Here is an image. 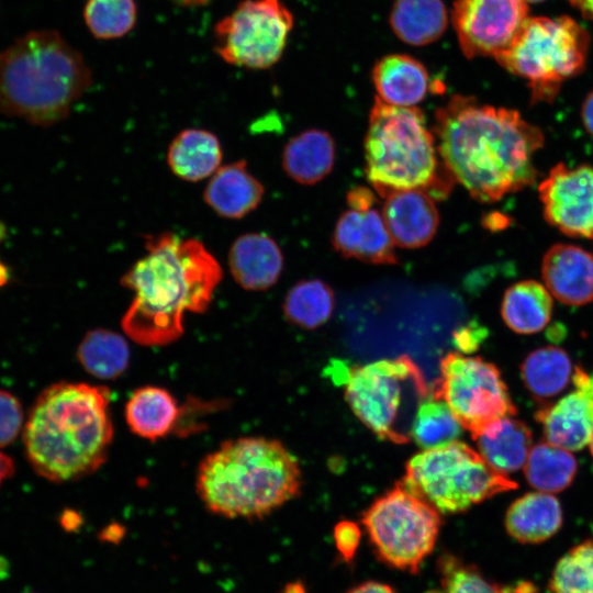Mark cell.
Segmentation results:
<instances>
[{
  "mask_svg": "<svg viewBox=\"0 0 593 593\" xmlns=\"http://www.w3.org/2000/svg\"><path fill=\"white\" fill-rule=\"evenodd\" d=\"M13 472H14L13 460L9 456L0 451V485L4 480L10 478L13 474Z\"/></svg>",
  "mask_w": 593,
  "mask_h": 593,
  "instance_id": "obj_43",
  "label": "cell"
},
{
  "mask_svg": "<svg viewBox=\"0 0 593 593\" xmlns=\"http://www.w3.org/2000/svg\"><path fill=\"white\" fill-rule=\"evenodd\" d=\"M588 445L590 446V450H591V454L593 456V432L591 434V437H590V440H589Z\"/></svg>",
  "mask_w": 593,
  "mask_h": 593,
  "instance_id": "obj_49",
  "label": "cell"
},
{
  "mask_svg": "<svg viewBox=\"0 0 593 593\" xmlns=\"http://www.w3.org/2000/svg\"><path fill=\"white\" fill-rule=\"evenodd\" d=\"M390 25L404 43L423 46L444 34L448 14L443 0H396L391 10Z\"/></svg>",
  "mask_w": 593,
  "mask_h": 593,
  "instance_id": "obj_28",
  "label": "cell"
},
{
  "mask_svg": "<svg viewBox=\"0 0 593 593\" xmlns=\"http://www.w3.org/2000/svg\"><path fill=\"white\" fill-rule=\"evenodd\" d=\"M222 157L217 136L202 128L181 131L167 152V163L174 175L191 182L213 175L220 168Z\"/></svg>",
  "mask_w": 593,
  "mask_h": 593,
  "instance_id": "obj_26",
  "label": "cell"
},
{
  "mask_svg": "<svg viewBox=\"0 0 593 593\" xmlns=\"http://www.w3.org/2000/svg\"><path fill=\"white\" fill-rule=\"evenodd\" d=\"M572 382L573 391L540 407L535 417L548 443L575 451L589 444L593 432V373L577 366Z\"/></svg>",
  "mask_w": 593,
  "mask_h": 593,
  "instance_id": "obj_15",
  "label": "cell"
},
{
  "mask_svg": "<svg viewBox=\"0 0 593 593\" xmlns=\"http://www.w3.org/2000/svg\"><path fill=\"white\" fill-rule=\"evenodd\" d=\"M439 513H461L517 483L493 469L467 444L455 440L423 449L406 465L400 483Z\"/></svg>",
  "mask_w": 593,
  "mask_h": 593,
  "instance_id": "obj_7",
  "label": "cell"
},
{
  "mask_svg": "<svg viewBox=\"0 0 593 593\" xmlns=\"http://www.w3.org/2000/svg\"><path fill=\"white\" fill-rule=\"evenodd\" d=\"M22 424L23 411L19 400L0 390V447L8 446L18 437Z\"/></svg>",
  "mask_w": 593,
  "mask_h": 593,
  "instance_id": "obj_37",
  "label": "cell"
},
{
  "mask_svg": "<svg viewBox=\"0 0 593 593\" xmlns=\"http://www.w3.org/2000/svg\"><path fill=\"white\" fill-rule=\"evenodd\" d=\"M335 306L332 288L320 279L296 282L283 301L286 318L293 325L313 329L328 321Z\"/></svg>",
  "mask_w": 593,
  "mask_h": 593,
  "instance_id": "obj_32",
  "label": "cell"
},
{
  "mask_svg": "<svg viewBox=\"0 0 593 593\" xmlns=\"http://www.w3.org/2000/svg\"><path fill=\"white\" fill-rule=\"evenodd\" d=\"M82 55L52 30L32 31L0 52V113L51 126L89 89Z\"/></svg>",
  "mask_w": 593,
  "mask_h": 593,
  "instance_id": "obj_5",
  "label": "cell"
},
{
  "mask_svg": "<svg viewBox=\"0 0 593 593\" xmlns=\"http://www.w3.org/2000/svg\"><path fill=\"white\" fill-rule=\"evenodd\" d=\"M83 369L99 379H115L127 368L130 347L120 334L104 328L88 332L77 349Z\"/></svg>",
  "mask_w": 593,
  "mask_h": 593,
  "instance_id": "obj_31",
  "label": "cell"
},
{
  "mask_svg": "<svg viewBox=\"0 0 593 593\" xmlns=\"http://www.w3.org/2000/svg\"><path fill=\"white\" fill-rule=\"evenodd\" d=\"M286 593H305L303 585L299 582L288 584Z\"/></svg>",
  "mask_w": 593,
  "mask_h": 593,
  "instance_id": "obj_47",
  "label": "cell"
},
{
  "mask_svg": "<svg viewBox=\"0 0 593 593\" xmlns=\"http://www.w3.org/2000/svg\"><path fill=\"white\" fill-rule=\"evenodd\" d=\"M361 522L379 559L410 573L432 553L441 525L439 512L401 484L378 497Z\"/></svg>",
  "mask_w": 593,
  "mask_h": 593,
  "instance_id": "obj_10",
  "label": "cell"
},
{
  "mask_svg": "<svg viewBox=\"0 0 593 593\" xmlns=\"http://www.w3.org/2000/svg\"><path fill=\"white\" fill-rule=\"evenodd\" d=\"M508 220H506V216L499 215V214H492L486 217V226L490 228H500L506 226Z\"/></svg>",
  "mask_w": 593,
  "mask_h": 593,
  "instance_id": "obj_45",
  "label": "cell"
},
{
  "mask_svg": "<svg viewBox=\"0 0 593 593\" xmlns=\"http://www.w3.org/2000/svg\"><path fill=\"white\" fill-rule=\"evenodd\" d=\"M110 400L104 385L58 382L46 388L35 400L23 434L35 472L61 483L97 471L113 440Z\"/></svg>",
  "mask_w": 593,
  "mask_h": 593,
  "instance_id": "obj_3",
  "label": "cell"
},
{
  "mask_svg": "<svg viewBox=\"0 0 593 593\" xmlns=\"http://www.w3.org/2000/svg\"><path fill=\"white\" fill-rule=\"evenodd\" d=\"M435 398L444 400L471 436L516 414L499 368L480 357L447 354L440 362Z\"/></svg>",
  "mask_w": 593,
  "mask_h": 593,
  "instance_id": "obj_12",
  "label": "cell"
},
{
  "mask_svg": "<svg viewBox=\"0 0 593 593\" xmlns=\"http://www.w3.org/2000/svg\"><path fill=\"white\" fill-rule=\"evenodd\" d=\"M265 189L247 170L245 160L220 167L208 182L203 198L221 217L239 220L254 211L262 200Z\"/></svg>",
  "mask_w": 593,
  "mask_h": 593,
  "instance_id": "obj_20",
  "label": "cell"
},
{
  "mask_svg": "<svg viewBox=\"0 0 593 593\" xmlns=\"http://www.w3.org/2000/svg\"><path fill=\"white\" fill-rule=\"evenodd\" d=\"M486 335L488 331L485 327L478 323H469L454 334V342L462 353H472L479 348Z\"/></svg>",
  "mask_w": 593,
  "mask_h": 593,
  "instance_id": "obj_39",
  "label": "cell"
},
{
  "mask_svg": "<svg viewBox=\"0 0 593 593\" xmlns=\"http://www.w3.org/2000/svg\"><path fill=\"white\" fill-rule=\"evenodd\" d=\"M334 249L345 258L374 265H396L394 242L382 214L374 208L349 209L339 216L332 234Z\"/></svg>",
  "mask_w": 593,
  "mask_h": 593,
  "instance_id": "obj_16",
  "label": "cell"
},
{
  "mask_svg": "<svg viewBox=\"0 0 593 593\" xmlns=\"http://www.w3.org/2000/svg\"><path fill=\"white\" fill-rule=\"evenodd\" d=\"M562 507L546 492H528L516 499L505 513V529L517 542L540 544L555 536L562 526Z\"/></svg>",
  "mask_w": 593,
  "mask_h": 593,
  "instance_id": "obj_21",
  "label": "cell"
},
{
  "mask_svg": "<svg viewBox=\"0 0 593 593\" xmlns=\"http://www.w3.org/2000/svg\"><path fill=\"white\" fill-rule=\"evenodd\" d=\"M360 537V529L354 522L342 521L335 526V545L346 562H350L354 559L359 546Z\"/></svg>",
  "mask_w": 593,
  "mask_h": 593,
  "instance_id": "obj_38",
  "label": "cell"
},
{
  "mask_svg": "<svg viewBox=\"0 0 593 593\" xmlns=\"http://www.w3.org/2000/svg\"><path fill=\"white\" fill-rule=\"evenodd\" d=\"M444 593H508L507 585L488 580L473 564L445 553L438 560Z\"/></svg>",
  "mask_w": 593,
  "mask_h": 593,
  "instance_id": "obj_36",
  "label": "cell"
},
{
  "mask_svg": "<svg viewBox=\"0 0 593 593\" xmlns=\"http://www.w3.org/2000/svg\"><path fill=\"white\" fill-rule=\"evenodd\" d=\"M382 216L394 242L401 248H419L435 236L439 214L433 198L421 189L395 191L385 198Z\"/></svg>",
  "mask_w": 593,
  "mask_h": 593,
  "instance_id": "obj_17",
  "label": "cell"
},
{
  "mask_svg": "<svg viewBox=\"0 0 593 593\" xmlns=\"http://www.w3.org/2000/svg\"><path fill=\"white\" fill-rule=\"evenodd\" d=\"M585 18L593 20V0H569Z\"/></svg>",
  "mask_w": 593,
  "mask_h": 593,
  "instance_id": "obj_44",
  "label": "cell"
},
{
  "mask_svg": "<svg viewBox=\"0 0 593 593\" xmlns=\"http://www.w3.org/2000/svg\"><path fill=\"white\" fill-rule=\"evenodd\" d=\"M525 1L538 2V1H542V0H525Z\"/></svg>",
  "mask_w": 593,
  "mask_h": 593,
  "instance_id": "obj_51",
  "label": "cell"
},
{
  "mask_svg": "<svg viewBox=\"0 0 593 593\" xmlns=\"http://www.w3.org/2000/svg\"><path fill=\"white\" fill-rule=\"evenodd\" d=\"M345 389L355 415L381 439L398 444L411 438L417 409L428 398L421 370L407 357L354 368Z\"/></svg>",
  "mask_w": 593,
  "mask_h": 593,
  "instance_id": "obj_8",
  "label": "cell"
},
{
  "mask_svg": "<svg viewBox=\"0 0 593 593\" xmlns=\"http://www.w3.org/2000/svg\"><path fill=\"white\" fill-rule=\"evenodd\" d=\"M347 593H394V591L387 584L369 581L351 589Z\"/></svg>",
  "mask_w": 593,
  "mask_h": 593,
  "instance_id": "obj_42",
  "label": "cell"
},
{
  "mask_svg": "<svg viewBox=\"0 0 593 593\" xmlns=\"http://www.w3.org/2000/svg\"><path fill=\"white\" fill-rule=\"evenodd\" d=\"M427 593H444V591H443V592H439V591H429V592H427Z\"/></svg>",
  "mask_w": 593,
  "mask_h": 593,
  "instance_id": "obj_50",
  "label": "cell"
},
{
  "mask_svg": "<svg viewBox=\"0 0 593 593\" xmlns=\"http://www.w3.org/2000/svg\"><path fill=\"white\" fill-rule=\"evenodd\" d=\"M346 200L350 209L362 211L373 208L376 197L370 189L358 186L347 192Z\"/></svg>",
  "mask_w": 593,
  "mask_h": 593,
  "instance_id": "obj_40",
  "label": "cell"
},
{
  "mask_svg": "<svg viewBox=\"0 0 593 593\" xmlns=\"http://www.w3.org/2000/svg\"><path fill=\"white\" fill-rule=\"evenodd\" d=\"M335 142L329 133L310 128L290 138L282 152L286 174L300 184H315L333 169Z\"/></svg>",
  "mask_w": 593,
  "mask_h": 593,
  "instance_id": "obj_24",
  "label": "cell"
},
{
  "mask_svg": "<svg viewBox=\"0 0 593 593\" xmlns=\"http://www.w3.org/2000/svg\"><path fill=\"white\" fill-rule=\"evenodd\" d=\"M181 7H201L208 4L211 0H170Z\"/></svg>",
  "mask_w": 593,
  "mask_h": 593,
  "instance_id": "obj_46",
  "label": "cell"
},
{
  "mask_svg": "<svg viewBox=\"0 0 593 593\" xmlns=\"http://www.w3.org/2000/svg\"><path fill=\"white\" fill-rule=\"evenodd\" d=\"M461 423L439 398H427L418 406L411 427V438L423 449L447 445L459 438Z\"/></svg>",
  "mask_w": 593,
  "mask_h": 593,
  "instance_id": "obj_33",
  "label": "cell"
},
{
  "mask_svg": "<svg viewBox=\"0 0 593 593\" xmlns=\"http://www.w3.org/2000/svg\"><path fill=\"white\" fill-rule=\"evenodd\" d=\"M581 118L585 130L593 136V90L586 96L583 102Z\"/></svg>",
  "mask_w": 593,
  "mask_h": 593,
  "instance_id": "obj_41",
  "label": "cell"
},
{
  "mask_svg": "<svg viewBox=\"0 0 593 593\" xmlns=\"http://www.w3.org/2000/svg\"><path fill=\"white\" fill-rule=\"evenodd\" d=\"M548 593H593V537L570 548L556 563Z\"/></svg>",
  "mask_w": 593,
  "mask_h": 593,
  "instance_id": "obj_34",
  "label": "cell"
},
{
  "mask_svg": "<svg viewBox=\"0 0 593 593\" xmlns=\"http://www.w3.org/2000/svg\"><path fill=\"white\" fill-rule=\"evenodd\" d=\"M434 133L445 167L479 202L499 201L536 182L533 158L545 137L515 110L457 94L436 110Z\"/></svg>",
  "mask_w": 593,
  "mask_h": 593,
  "instance_id": "obj_1",
  "label": "cell"
},
{
  "mask_svg": "<svg viewBox=\"0 0 593 593\" xmlns=\"http://www.w3.org/2000/svg\"><path fill=\"white\" fill-rule=\"evenodd\" d=\"M552 295L535 280L518 281L508 287L501 303L505 325L523 335L542 331L552 315Z\"/></svg>",
  "mask_w": 593,
  "mask_h": 593,
  "instance_id": "obj_27",
  "label": "cell"
},
{
  "mask_svg": "<svg viewBox=\"0 0 593 593\" xmlns=\"http://www.w3.org/2000/svg\"><path fill=\"white\" fill-rule=\"evenodd\" d=\"M436 137L427 128L422 110L396 107L374 98L365 137L366 175L376 192L388 194L421 189L444 198L455 181L440 167Z\"/></svg>",
  "mask_w": 593,
  "mask_h": 593,
  "instance_id": "obj_6",
  "label": "cell"
},
{
  "mask_svg": "<svg viewBox=\"0 0 593 593\" xmlns=\"http://www.w3.org/2000/svg\"><path fill=\"white\" fill-rule=\"evenodd\" d=\"M525 0H456L452 24L468 58L497 56L515 41L527 18Z\"/></svg>",
  "mask_w": 593,
  "mask_h": 593,
  "instance_id": "obj_13",
  "label": "cell"
},
{
  "mask_svg": "<svg viewBox=\"0 0 593 593\" xmlns=\"http://www.w3.org/2000/svg\"><path fill=\"white\" fill-rule=\"evenodd\" d=\"M472 438L484 460L507 475L524 467L532 448L533 434L524 422L507 416L489 424Z\"/></svg>",
  "mask_w": 593,
  "mask_h": 593,
  "instance_id": "obj_23",
  "label": "cell"
},
{
  "mask_svg": "<svg viewBox=\"0 0 593 593\" xmlns=\"http://www.w3.org/2000/svg\"><path fill=\"white\" fill-rule=\"evenodd\" d=\"M9 279V270L4 264L0 261V287L4 286Z\"/></svg>",
  "mask_w": 593,
  "mask_h": 593,
  "instance_id": "obj_48",
  "label": "cell"
},
{
  "mask_svg": "<svg viewBox=\"0 0 593 593\" xmlns=\"http://www.w3.org/2000/svg\"><path fill=\"white\" fill-rule=\"evenodd\" d=\"M293 15L281 0H243L214 27V51L225 63L267 69L282 56Z\"/></svg>",
  "mask_w": 593,
  "mask_h": 593,
  "instance_id": "obj_11",
  "label": "cell"
},
{
  "mask_svg": "<svg viewBox=\"0 0 593 593\" xmlns=\"http://www.w3.org/2000/svg\"><path fill=\"white\" fill-rule=\"evenodd\" d=\"M298 459L279 441L239 437L222 443L200 462L197 493L212 513L227 518H262L296 497Z\"/></svg>",
  "mask_w": 593,
  "mask_h": 593,
  "instance_id": "obj_4",
  "label": "cell"
},
{
  "mask_svg": "<svg viewBox=\"0 0 593 593\" xmlns=\"http://www.w3.org/2000/svg\"><path fill=\"white\" fill-rule=\"evenodd\" d=\"M180 418V407L164 388L145 385L136 389L125 405V421L141 438L157 440L172 432Z\"/></svg>",
  "mask_w": 593,
  "mask_h": 593,
  "instance_id": "obj_25",
  "label": "cell"
},
{
  "mask_svg": "<svg viewBox=\"0 0 593 593\" xmlns=\"http://www.w3.org/2000/svg\"><path fill=\"white\" fill-rule=\"evenodd\" d=\"M134 0H87L83 20L90 33L99 40H114L126 35L136 23Z\"/></svg>",
  "mask_w": 593,
  "mask_h": 593,
  "instance_id": "obj_35",
  "label": "cell"
},
{
  "mask_svg": "<svg viewBox=\"0 0 593 593\" xmlns=\"http://www.w3.org/2000/svg\"><path fill=\"white\" fill-rule=\"evenodd\" d=\"M544 217L572 237L593 238V167H552L538 186Z\"/></svg>",
  "mask_w": 593,
  "mask_h": 593,
  "instance_id": "obj_14",
  "label": "cell"
},
{
  "mask_svg": "<svg viewBox=\"0 0 593 593\" xmlns=\"http://www.w3.org/2000/svg\"><path fill=\"white\" fill-rule=\"evenodd\" d=\"M589 44L585 29L569 16L528 18L511 46L494 58L528 81L534 102H550L566 79L583 70Z\"/></svg>",
  "mask_w": 593,
  "mask_h": 593,
  "instance_id": "obj_9",
  "label": "cell"
},
{
  "mask_svg": "<svg viewBox=\"0 0 593 593\" xmlns=\"http://www.w3.org/2000/svg\"><path fill=\"white\" fill-rule=\"evenodd\" d=\"M577 470L578 463L570 450L547 440L532 446L524 465L528 484L546 493L566 490L573 482Z\"/></svg>",
  "mask_w": 593,
  "mask_h": 593,
  "instance_id": "obj_30",
  "label": "cell"
},
{
  "mask_svg": "<svg viewBox=\"0 0 593 593\" xmlns=\"http://www.w3.org/2000/svg\"><path fill=\"white\" fill-rule=\"evenodd\" d=\"M144 246L146 255L120 280L135 294L121 326L139 345L165 346L183 334L186 312L208 310L223 271L195 238L165 232L146 236Z\"/></svg>",
  "mask_w": 593,
  "mask_h": 593,
  "instance_id": "obj_2",
  "label": "cell"
},
{
  "mask_svg": "<svg viewBox=\"0 0 593 593\" xmlns=\"http://www.w3.org/2000/svg\"><path fill=\"white\" fill-rule=\"evenodd\" d=\"M519 370L527 391L540 401L560 394L572 380L573 373L569 355L557 346H544L530 351Z\"/></svg>",
  "mask_w": 593,
  "mask_h": 593,
  "instance_id": "obj_29",
  "label": "cell"
},
{
  "mask_svg": "<svg viewBox=\"0 0 593 593\" xmlns=\"http://www.w3.org/2000/svg\"><path fill=\"white\" fill-rule=\"evenodd\" d=\"M378 98L396 107H414L426 96L429 76L425 66L405 54L380 58L372 69Z\"/></svg>",
  "mask_w": 593,
  "mask_h": 593,
  "instance_id": "obj_22",
  "label": "cell"
},
{
  "mask_svg": "<svg viewBox=\"0 0 593 593\" xmlns=\"http://www.w3.org/2000/svg\"><path fill=\"white\" fill-rule=\"evenodd\" d=\"M228 268L243 289L265 291L279 280L283 255L269 235L246 233L233 242L228 251Z\"/></svg>",
  "mask_w": 593,
  "mask_h": 593,
  "instance_id": "obj_19",
  "label": "cell"
},
{
  "mask_svg": "<svg viewBox=\"0 0 593 593\" xmlns=\"http://www.w3.org/2000/svg\"><path fill=\"white\" fill-rule=\"evenodd\" d=\"M541 277L550 294L564 304L593 301V255L579 246L552 245L542 257Z\"/></svg>",
  "mask_w": 593,
  "mask_h": 593,
  "instance_id": "obj_18",
  "label": "cell"
}]
</instances>
